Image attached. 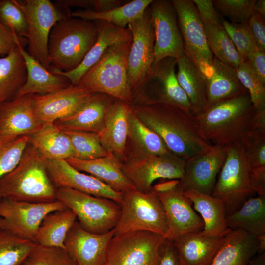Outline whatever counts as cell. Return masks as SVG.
Masks as SVG:
<instances>
[{"mask_svg": "<svg viewBox=\"0 0 265 265\" xmlns=\"http://www.w3.org/2000/svg\"><path fill=\"white\" fill-rule=\"evenodd\" d=\"M260 83L265 86V52L257 50L246 60Z\"/></svg>", "mask_w": 265, "mask_h": 265, "instance_id": "cell-52", "label": "cell"}, {"mask_svg": "<svg viewBox=\"0 0 265 265\" xmlns=\"http://www.w3.org/2000/svg\"><path fill=\"white\" fill-rule=\"evenodd\" d=\"M104 265H107L105 263Z\"/></svg>", "mask_w": 265, "mask_h": 265, "instance_id": "cell-59", "label": "cell"}, {"mask_svg": "<svg viewBox=\"0 0 265 265\" xmlns=\"http://www.w3.org/2000/svg\"><path fill=\"white\" fill-rule=\"evenodd\" d=\"M18 44L0 58V103L14 98L26 80V66Z\"/></svg>", "mask_w": 265, "mask_h": 265, "instance_id": "cell-36", "label": "cell"}, {"mask_svg": "<svg viewBox=\"0 0 265 265\" xmlns=\"http://www.w3.org/2000/svg\"><path fill=\"white\" fill-rule=\"evenodd\" d=\"M57 188L48 174L45 159L31 144L16 166L0 179L2 198L34 203L57 200Z\"/></svg>", "mask_w": 265, "mask_h": 265, "instance_id": "cell-3", "label": "cell"}, {"mask_svg": "<svg viewBox=\"0 0 265 265\" xmlns=\"http://www.w3.org/2000/svg\"><path fill=\"white\" fill-rule=\"evenodd\" d=\"M115 99L106 94L92 93L79 111L53 123L70 130L98 133L102 129L107 111Z\"/></svg>", "mask_w": 265, "mask_h": 265, "instance_id": "cell-26", "label": "cell"}, {"mask_svg": "<svg viewBox=\"0 0 265 265\" xmlns=\"http://www.w3.org/2000/svg\"><path fill=\"white\" fill-rule=\"evenodd\" d=\"M247 138L225 146V160L211 194L222 201L226 216L255 194L251 181Z\"/></svg>", "mask_w": 265, "mask_h": 265, "instance_id": "cell-5", "label": "cell"}, {"mask_svg": "<svg viewBox=\"0 0 265 265\" xmlns=\"http://www.w3.org/2000/svg\"><path fill=\"white\" fill-rule=\"evenodd\" d=\"M166 237L138 230L115 234L108 244L107 265H159L161 246Z\"/></svg>", "mask_w": 265, "mask_h": 265, "instance_id": "cell-11", "label": "cell"}, {"mask_svg": "<svg viewBox=\"0 0 265 265\" xmlns=\"http://www.w3.org/2000/svg\"><path fill=\"white\" fill-rule=\"evenodd\" d=\"M172 2L177 14L184 54L206 79L212 70L214 57L196 7L192 0H172Z\"/></svg>", "mask_w": 265, "mask_h": 265, "instance_id": "cell-12", "label": "cell"}, {"mask_svg": "<svg viewBox=\"0 0 265 265\" xmlns=\"http://www.w3.org/2000/svg\"><path fill=\"white\" fill-rule=\"evenodd\" d=\"M226 223L229 229L242 230L255 238L265 235V196L249 198L226 216Z\"/></svg>", "mask_w": 265, "mask_h": 265, "instance_id": "cell-34", "label": "cell"}, {"mask_svg": "<svg viewBox=\"0 0 265 265\" xmlns=\"http://www.w3.org/2000/svg\"><path fill=\"white\" fill-rule=\"evenodd\" d=\"M22 265H77L64 248L37 245Z\"/></svg>", "mask_w": 265, "mask_h": 265, "instance_id": "cell-45", "label": "cell"}, {"mask_svg": "<svg viewBox=\"0 0 265 265\" xmlns=\"http://www.w3.org/2000/svg\"><path fill=\"white\" fill-rule=\"evenodd\" d=\"M149 8L155 35L153 65L166 57L177 59L184 55L183 41L172 0H153Z\"/></svg>", "mask_w": 265, "mask_h": 265, "instance_id": "cell-16", "label": "cell"}, {"mask_svg": "<svg viewBox=\"0 0 265 265\" xmlns=\"http://www.w3.org/2000/svg\"><path fill=\"white\" fill-rule=\"evenodd\" d=\"M179 182V180L177 179H169L168 181H162L156 184L152 188L157 193H166L176 188Z\"/></svg>", "mask_w": 265, "mask_h": 265, "instance_id": "cell-54", "label": "cell"}, {"mask_svg": "<svg viewBox=\"0 0 265 265\" xmlns=\"http://www.w3.org/2000/svg\"><path fill=\"white\" fill-rule=\"evenodd\" d=\"M66 208L57 200L34 203L2 198L0 200V229L34 242L44 217L51 212Z\"/></svg>", "mask_w": 265, "mask_h": 265, "instance_id": "cell-13", "label": "cell"}, {"mask_svg": "<svg viewBox=\"0 0 265 265\" xmlns=\"http://www.w3.org/2000/svg\"><path fill=\"white\" fill-rule=\"evenodd\" d=\"M157 194L166 215L167 239L173 241L179 237L202 231L204 223L201 217L193 209L191 201L178 186L170 192Z\"/></svg>", "mask_w": 265, "mask_h": 265, "instance_id": "cell-20", "label": "cell"}, {"mask_svg": "<svg viewBox=\"0 0 265 265\" xmlns=\"http://www.w3.org/2000/svg\"><path fill=\"white\" fill-rule=\"evenodd\" d=\"M186 160L174 154L131 156L122 163L124 173L135 189L141 192L152 189L156 180L177 179L183 176Z\"/></svg>", "mask_w": 265, "mask_h": 265, "instance_id": "cell-14", "label": "cell"}, {"mask_svg": "<svg viewBox=\"0 0 265 265\" xmlns=\"http://www.w3.org/2000/svg\"><path fill=\"white\" fill-rule=\"evenodd\" d=\"M239 81L249 93L252 103L257 111H265V86L254 74L246 61L235 69Z\"/></svg>", "mask_w": 265, "mask_h": 265, "instance_id": "cell-46", "label": "cell"}, {"mask_svg": "<svg viewBox=\"0 0 265 265\" xmlns=\"http://www.w3.org/2000/svg\"><path fill=\"white\" fill-rule=\"evenodd\" d=\"M247 139L253 189L258 195L265 196V127L257 128Z\"/></svg>", "mask_w": 265, "mask_h": 265, "instance_id": "cell-39", "label": "cell"}, {"mask_svg": "<svg viewBox=\"0 0 265 265\" xmlns=\"http://www.w3.org/2000/svg\"><path fill=\"white\" fill-rule=\"evenodd\" d=\"M0 22L18 36L27 38L28 29L26 17L13 0H0Z\"/></svg>", "mask_w": 265, "mask_h": 265, "instance_id": "cell-47", "label": "cell"}, {"mask_svg": "<svg viewBox=\"0 0 265 265\" xmlns=\"http://www.w3.org/2000/svg\"><path fill=\"white\" fill-rule=\"evenodd\" d=\"M121 209L115 234L149 231L167 238L168 225L162 204L152 189L141 192L132 189L123 193Z\"/></svg>", "mask_w": 265, "mask_h": 265, "instance_id": "cell-7", "label": "cell"}, {"mask_svg": "<svg viewBox=\"0 0 265 265\" xmlns=\"http://www.w3.org/2000/svg\"><path fill=\"white\" fill-rule=\"evenodd\" d=\"M203 25H220L212 0H192Z\"/></svg>", "mask_w": 265, "mask_h": 265, "instance_id": "cell-51", "label": "cell"}, {"mask_svg": "<svg viewBox=\"0 0 265 265\" xmlns=\"http://www.w3.org/2000/svg\"><path fill=\"white\" fill-rule=\"evenodd\" d=\"M214 6L231 22L242 23L253 13L256 0H212Z\"/></svg>", "mask_w": 265, "mask_h": 265, "instance_id": "cell-48", "label": "cell"}, {"mask_svg": "<svg viewBox=\"0 0 265 265\" xmlns=\"http://www.w3.org/2000/svg\"><path fill=\"white\" fill-rule=\"evenodd\" d=\"M49 176L56 188L66 187L120 204L123 193L117 192L95 177L81 172L65 159H45Z\"/></svg>", "mask_w": 265, "mask_h": 265, "instance_id": "cell-18", "label": "cell"}, {"mask_svg": "<svg viewBox=\"0 0 265 265\" xmlns=\"http://www.w3.org/2000/svg\"><path fill=\"white\" fill-rule=\"evenodd\" d=\"M91 94L82 85L71 84L57 92L46 95L32 94L34 111L42 123H53L79 111Z\"/></svg>", "mask_w": 265, "mask_h": 265, "instance_id": "cell-19", "label": "cell"}, {"mask_svg": "<svg viewBox=\"0 0 265 265\" xmlns=\"http://www.w3.org/2000/svg\"><path fill=\"white\" fill-rule=\"evenodd\" d=\"M29 137V143L45 159L66 160L74 157L69 138L54 123H43L40 129Z\"/></svg>", "mask_w": 265, "mask_h": 265, "instance_id": "cell-33", "label": "cell"}, {"mask_svg": "<svg viewBox=\"0 0 265 265\" xmlns=\"http://www.w3.org/2000/svg\"><path fill=\"white\" fill-rule=\"evenodd\" d=\"M159 265H182L173 241L167 238L160 249Z\"/></svg>", "mask_w": 265, "mask_h": 265, "instance_id": "cell-53", "label": "cell"}, {"mask_svg": "<svg viewBox=\"0 0 265 265\" xmlns=\"http://www.w3.org/2000/svg\"><path fill=\"white\" fill-rule=\"evenodd\" d=\"M226 147L211 145L203 152L186 160L178 187L211 195L226 157Z\"/></svg>", "mask_w": 265, "mask_h": 265, "instance_id": "cell-17", "label": "cell"}, {"mask_svg": "<svg viewBox=\"0 0 265 265\" xmlns=\"http://www.w3.org/2000/svg\"><path fill=\"white\" fill-rule=\"evenodd\" d=\"M32 94L0 103V137L30 136L41 127L32 104Z\"/></svg>", "mask_w": 265, "mask_h": 265, "instance_id": "cell-22", "label": "cell"}, {"mask_svg": "<svg viewBox=\"0 0 265 265\" xmlns=\"http://www.w3.org/2000/svg\"><path fill=\"white\" fill-rule=\"evenodd\" d=\"M221 25L244 61L258 50L247 21L236 23L223 20Z\"/></svg>", "mask_w": 265, "mask_h": 265, "instance_id": "cell-44", "label": "cell"}, {"mask_svg": "<svg viewBox=\"0 0 265 265\" xmlns=\"http://www.w3.org/2000/svg\"><path fill=\"white\" fill-rule=\"evenodd\" d=\"M206 84L207 108L248 92L238 79L235 69L214 57L212 70L206 78Z\"/></svg>", "mask_w": 265, "mask_h": 265, "instance_id": "cell-31", "label": "cell"}, {"mask_svg": "<svg viewBox=\"0 0 265 265\" xmlns=\"http://www.w3.org/2000/svg\"><path fill=\"white\" fill-rule=\"evenodd\" d=\"M223 237H210L200 232L179 237L173 241L182 265H210Z\"/></svg>", "mask_w": 265, "mask_h": 265, "instance_id": "cell-28", "label": "cell"}, {"mask_svg": "<svg viewBox=\"0 0 265 265\" xmlns=\"http://www.w3.org/2000/svg\"><path fill=\"white\" fill-rule=\"evenodd\" d=\"M97 38L98 30L94 21L71 17L57 22L52 28L48 39L50 69L62 72L74 70L81 63Z\"/></svg>", "mask_w": 265, "mask_h": 265, "instance_id": "cell-4", "label": "cell"}, {"mask_svg": "<svg viewBox=\"0 0 265 265\" xmlns=\"http://www.w3.org/2000/svg\"><path fill=\"white\" fill-rule=\"evenodd\" d=\"M1 198H1V196L0 195V200H1Z\"/></svg>", "mask_w": 265, "mask_h": 265, "instance_id": "cell-58", "label": "cell"}, {"mask_svg": "<svg viewBox=\"0 0 265 265\" xmlns=\"http://www.w3.org/2000/svg\"><path fill=\"white\" fill-rule=\"evenodd\" d=\"M253 11L265 17V0H256L254 6Z\"/></svg>", "mask_w": 265, "mask_h": 265, "instance_id": "cell-56", "label": "cell"}, {"mask_svg": "<svg viewBox=\"0 0 265 265\" xmlns=\"http://www.w3.org/2000/svg\"><path fill=\"white\" fill-rule=\"evenodd\" d=\"M56 197L75 213L80 226L89 232H107L115 228L119 219L120 205L111 199L66 187L57 188Z\"/></svg>", "mask_w": 265, "mask_h": 265, "instance_id": "cell-9", "label": "cell"}, {"mask_svg": "<svg viewBox=\"0 0 265 265\" xmlns=\"http://www.w3.org/2000/svg\"><path fill=\"white\" fill-rule=\"evenodd\" d=\"M25 14L28 24L27 53L50 71L48 42L50 31L58 21L71 17L69 8L49 0H13Z\"/></svg>", "mask_w": 265, "mask_h": 265, "instance_id": "cell-8", "label": "cell"}, {"mask_svg": "<svg viewBox=\"0 0 265 265\" xmlns=\"http://www.w3.org/2000/svg\"><path fill=\"white\" fill-rule=\"evenodd\" d=\"M132 43V40L107 48L98 61L81 77L78 84L91 93L106 94L131 104L127 58Z\"/></svg>", "mask_w": 265, "mask_h": 265, "instance_id": "cell-6", "label": "cell"}, {"mask_svg": "<svg viewBox=\"0 0 265 265\" xmlns=\"http://www.w3.org/2000/svg\"><path fill=\"white\" fill-rule=\"evenodd\" d=\"M195 117L202 137L214 145L243 140L265 126V111L255 109L248 92L218 102Z\"/></svg>", "mask_w": 265, "mask_h": 265, "instance_id": "cell-1", "label": "cell"}, {"mask_svg": "<svg viewBox=\"0 0 265 265\" xmlns=\"http://www.w3.org/2000/svg\"><path fill=\"white\" fill-rule=\"evenodd\" d=\"M192 202L194 209L201 215L204 223L200 233L207 236L223 237L231 229L226 223V212L223 202L212 195L195 190L184 192Z\"/></svg>", "mask_w": 265, "mask_h": 265, "instance_id": "cell-30", "label": "cell"}, {"mask_svg": "<svg viewBox=\"0 0 265 265\" xmlns=\"http://www.w3.org/2000/svg\"><path fill=\"white\" fill-rule=\"evenodd\" d=\"M114 234L115 228L103 234L89 232L76 220L67 234L65 249L77 265H104L108 244Z\"/></svg>", "mask_w": 265, "mask_h": 265, "instance_id": "cell-21", "label": "cell"}, {"mask_svg": "<svg viewBox=\"0 0 265 265\" xmlns=\"http://www.w3.org/2000/svg\"><path fill=\"white\" fill-rule=\"evenodd\" d=\"M258 241V253L265 252V235L255 238Z\"/></svg>", "mask_w": 265, "mask_h": 265, "instance_id": "cell-57", "label": "cell"}, {"mask_svg": "<svg viewBox=\"0 0 265 265\" xmlns=\"http://www.w3.org/2000/svg\"><path fill=\"white\" fill-rule=\"evenodd\" d=\"M131 105L136 115L160 137L168 150L185 160L211 145L202 137L192 113L163 103Z\"/></svg>", "mask_w": 265, "mask_h": 265, "instance_id": "cell-2", "label": "cell"}, {"mask_svg": "<svg viewBox=\"0 0 265 265\" xmlns=\"http://www.w3.org/2000/svg\"><path fill=\"white\" fill-rule=\"evenodd\" d=\"M66 160L78 170L95 177L117 192L124 193L135 189L123 171L122 162L111 153L91 160L71 157Z\"/></svg>", "mask_w": 265, "mask_h": 265, "instance_id": "cell-25", "label": "cell"}, {"mask_svg": "<svg viewBox=\"0 0 265 265\" xmlns=\"http://www.w3.org/2000/svg\"><path fill=\"white\" fill-rule=\"evenodd\" d=\"M208 47L213 57L236 69L244 61L222 25H204Z\"/></svg>", "mask_w": 265, "mask_h": 265, "instance_id": "cell-40", "label": "cell"}, {"mask_svg": "<svg viewBox=\"0 0 265 265\" xmlns=\"http://www.w3.org/2000/svg\"><path fill=\"white\" fill-rule=\"evenodd\" d=\"M98 30V38L80 65L73 70L62 72L51 68L50 71L66 76L72 84L79 83L81 77L100 58L109 46L132 40V34L128 28L118 27L103 20L94 21Z\"/></svg>", "mask_w": 265, "mask_h": 265, "instance_id": "cell-24", "label": "cell"}, {"mask_svg": "<svg viewBox=\"0 0 265 265\" xmlns=\"http://www.w3.org/2000/svg\"><path fill=\"white\" fill-rule=\"evenodd\" d=\"M128 139L132 147V156L164 155L171 153L160 137L136 115L132 107L129 118Z\"/></svg>", "mask_w": 265, "mask_h": 265, "instance_id": "cell-37", "label": "cell"}, {"mask_svg": "<svg viewBox=\"0 0 265 265\" xmlns=\"http://www.w3.org/2000/svg\"><path fill=\"white\" fill-rule=\"evenodd\" d=\"M19 43L26 46L27 39L18 36L0 22V55L8 54Z\"/></svg>", "mask_w": 265, "mask_h": 265, "instance_id": "cell-49", "label": "cell"}, {"mask_svg": "<svg viewBox=\"0 0 265 265\" xmlns=\"http://www.w3.org/2000/svg\"><path fill=\"white\" fill-rule=\"evenodd\" d=\"M76 220V214L68 208L48 214L39 227L34 242L43 246L65 249L67 234Z\"/></svg>", "mask_w": 265, "mask_h": 265, "instance_id": "cell-35", "label": "cell"}, {"mask_svg": "<svg viewBox=\"0 0 265 265\" xmlns=\"http://www.w3.org/2000/svg\"><path fill=\"white\" fill-rule=\"evenodd\" d=\"M257 253L255 237L241 230H230L210 265H248Z\"/></svg>", "mask_w": 265, "mask_h": 265, "instance_id": "cell-29", "label": "cell"}, {"mask_svg": "<svg viewBox=\"0 0 265 265\" xmlns=\"http://www.w3.org/2000/svg\"><path fill=\"white\" fill-rule=\"evenodd\" d=\"M29 143V137H0V179L19 162Z\"/></svg>", "mask_w": 265, "mask_h": 265, "instance_id": "cell-43", "label": "cell"}, {"mask_svg": "<svg viewBox=\"0 0 265 265\" xmlns=\"http://www.w3.org/2000/svg\"><path fill=\"white\" fill-rule=\"evenodd\" d=\"M153 0H134L116 8L104 12L78 9L71 12V17L90 20H103L115 26L127 28L128 25L142 15Z\"/></svg>", "mask_w": 265, "mask_h": 265, "instance_id": "cell-38", "label": "cell"}, {"mask_svg": "<svg viewBox=\"0 0 265 265\" xmlns=\"http://www.w3.org/2000/svg\"><path fill=\"white\" fill-rule=\"evenodd\" d=\"M127 27L132 37L127 58L128 83L132 96L150 71L154 61L155 35L149 6L141 16Z\"/></svg>", "mask_w": 265, "mask_h": 265, "instance_id": "cell-15", "label": "cell"}, {"mask_svg": "<svg viewBox=\"0 0 265 265\" xmlns=\"http://www.w3.org/2000/svg\"><path fill=\"white\" fill-rule=\"evenodd\" d=\"M59 128L71 142L74 151L73 157L82 160H91L109 154L102 146L97 133Z\"/></svg>", "mask_w": 265, "mask_h": 265, "instance_id": "cell-42", "label": "cell"}, {"mask_svg": "<svg viewBox=\"0 0 265 265\" xmlns=\"http://www.w3.org/2000/svg\"><path fill=\"white\" fill-rule=\"evenodd\" d=\"M37 245L0 229V265H22Z\"/></svg>", "mask_w": 265, "mask_h": 265, "instance_id": "cell-41", "label": "cell"}, {"mask_svg": "<svg viewBox=\"0 0 265 265\" xmlns=\"http://www.w3.org/2000/svg\"><path fill=\"white\" fill-rule=\"evenodd\" d=\"M247 24L258 50L265 52V20L261 14L253 12Z\"/></svg>", "mask_w": 265, "mask_h": 265, "instance_id": "cell-50", "label": "cell"}, {"mask_svg": "<svg viewBox=\"0 0 265 265\" xmlns=\"http://www.w3.org/2000/svg\"><path fill=\"white\" fill-rule=\"evenodd\" d=\"M248 265H265V252L257 253L251 259Z\"/></svg>", "mask_w": 265, "mask_h": 265, "instance_id": "cell-55", "label": "cell"}, {"mask_svg": "<svg viewBox=\"0 0 265 265\" xmlns=\"http://www.w3.org/2000/svg\"><path fill=\"white\" fill-rule=\"evenodd\" d=\"M176 64L177 59L166 57L153 65L132 95L131 104L163 103L193 114L188 99L177 81Z\"/></svg>", "mask_w": 265, "mask_h": 265, "instance_id": "cell-10", "label": "cell"}, {"mask_svg": "<svg viewBox=\"0 0 265 265\" xmlns=\"http://www.w3.org/2000/svg\"><path fill=\"white\" fill-rule=\"evenodd\" d=\"M176 75L177 81L186 95L193 114L197 115L207 108L206 79L184 54L177 59Z\"/></svg>", "mask_w": 265, "mask_h": 265, "instance_id": "cell-32", "label": "cell"}, {"mask_svg": "<svg viewBox=\"0 0 265 265\" xmlns=\"http://www.w3.org/2000/svg\"><path fill=\"white\" fill-rule=\"evenodd\" d=\"M131 110V104L115 99L107 111L102 129L97 133L103 148L122 162L126 160L129 118Z\"/></svg>", "mask_w": 265, "mask_h": 265, "instance_id": "cell-23", "label": "cell"}, {"mask_svg": "<svg viewBox=\"0 0 265 265\" xmlns=\"http://www.w3.org/2000/svg\"><path fill=\"white\" fill-rule=\"evenodd\" d=\"M18 47L26 64L27 77L26 83L15 97L27 94H52L72 84L66 76L53 73L46 69L25 50L24 45L19 43Z\"/></svg>", "mask_w": 265, "mask_h": 265, "instance_id": "cell-27", "label": "cell"}]
</instances>
